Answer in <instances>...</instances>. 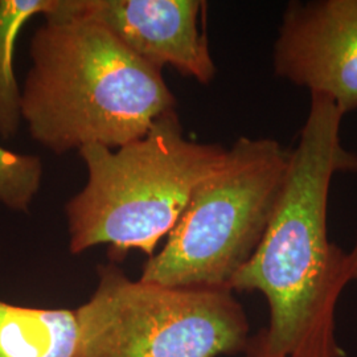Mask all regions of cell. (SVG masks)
I'll use <instances>...</instances> for the list:
<instances>
[{"instance_id":"1","label":"cell","mask_w":357,"mask_h":357,"mask_svg":"<svg viewBox=\"0 0 357 357\" xmlns=\"http://www.w3.org/2000/svg\"><path fill=\"white\" fill-rule=\"evenodd\" d=\"M342 114L311 93L310 110L290 155L286 181L264 238L230 282L231 291H259L270 323L246 347L255 357H344L335 340V310L357 280V243L345 253L328 240L327 205L337 171H357L340 142Z\"/></svg>"},{"instance_id":"2","label":"cell","mask_w":357,"mask_h":357,"mask_svg":"<svg viewBox=\"0 0 357 357\" xmlns=\"http://www.w3.org/2000/svg\"><path fill=\"white\" fill-rule=\"evenodd\" d=\"M44 19L22 90V118L38 144L56 155L89 144L115 150L176 110L162 70L81 13V0Z\"/></svg>"},{"instance_id":"3","label":"cell","mask_w":357,"mask_h":357,"mask_svg":"<svg viewBox=\"0 0 357 357\" xmlns=\"http://www.w3.org/2000/svg\"><path fill=\"white\" fill-rule=\"evenodd\" d=\"M78 153L88 181L65 206L69 249L79 255L107 243L110 257L121 261L130 250L153 257L227 150L187 139L174 110L159 116L141 139L115 150L89 144Z\"/></svg>"},{"instance_id":"4","label":"cell","mask_w":357,"mask_h":357,"mask_svg":"<svg viewBox=\"0 0 357 357\" xmlns=\"http://www.w3.org/2000/svg\"><path fill=\"white\" fill-rule=\"evenodd\" d=\"M290 155L270 138H238L222 165L192 192L165 248L149 258L139 280L230 290L268 229Z\"/></svg>"},{"instance_id":"5","label":"cell","mask_w":357,"mask_h":357,"mask_svg":"<svg viewBox=\"0 0 357 357\" xmlns=\"http://www.w3.org/2000/svg\"><path fill=\"white\" fill-rule=\"evenodd\" d=\"M76 310L78 357H217L246 351L249 324L229 289L131 281L114 264Z\"/></svg>"},{"instance_id":"6","label":"cell","mask_w":357,"mask_h":357,"mask_svg":"<svg viewBox=\"0 0 357 357\" xmlns=\"http://www.w3.org/2000/svg\"><path fill=\"white\" fill-rule=\"evenodd\" d=\"M278 77L328 97L345 115L357 109V0L291 1L273 51Z\"/></svg>"},{"instance_id":"7","label":"cell","mask_w":357,"mask_h":357,"mask_svg":"<svg viewBox=\"0 0 357 357\" xmlns=\"http://www.w3.org/2000/svg\"><path fill=\"white\" fill-rule=\"evenodd\" d=\"M204 10L200 0H81V13L143 61L209 84L216 65L200 26Z\"/></svg>"},{"instance_id":"8","label":"cell","mask_w":357,"mask_h":357,"mask_svg":"<svg viewBox=\"0 0 357 357\" xmlns=\"http://www.w3.org/2000/svg\"><path fill=\"white\" fill-rule=\"evenodd\" d=\"M78 351L76 311L0 299V357H78Z\"/></svg>"},{"instance_id":"9","label":"cell","mask_w":357,"mask_h":357,"mask_svg":"<svg viewBox=\"0 0 357 357\" xmlns=\"http://www.w3.org/2000/svg\"><path fill=\"white\" fill-rule=\"evenodd\" d=\"M64 0H0V137L11 139L22 125V90L19 89L13 54L22 28L36 15L59 11Z\"/></svg>"},{"instance_id":"10","label":"cell","mask_w":357,"mask_h":357,"mask_svg":"<svg viewBox=\"0 0 357 357\" xmlns=\"http://www.w3.org/2000/svg\"><path fill=\"white\" fill-rule=\"evenodd\" d=\"M43 180L41 159L0 146V204L15 212H28Z\"/></svg>"},{"instance_id":"11","label":"cell","mask_w":357,"mask_h":357,"mask_svg":"<svg viewBox=\"0 0 357 357\" xmlns=\"http://www.w3.org/2000/svg\"><path fill=\"white\" fill-rule=\"evenodd\" d=\"M246 357H255V356H252V355H246Z\"/></svg>"}]
</instances>
